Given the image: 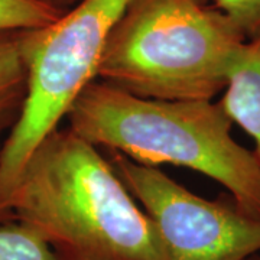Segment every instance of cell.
Returning <instances> with one entry per match:
<instances>
[{
  "instance_id": "6da1fadb",
  "label": "cell",
  "mask_w": 260,
  "mask_h": 260,
  "mask_svg": "<svg viewBox=\"0 0 260 260\" xmlns=\"http://www.w3.org/2000/svg\"><path fill=\"white\" fill-rule=\"evenodd\" d=\"M9 211L62 260H165L155 224L110 160L70 127L51 132L30 153Z\"/></svg>"
},
{
  "instance_id": "7a4b0ae2",
  "label": "cell",
  "mask_w": 260,
  "mask_h": 260,
  "mask_svg": "<svg viewBox=\"0 0 260 260\" xmlns=\"http://www.w3.org/2000/svg\"><path fill=\"white\" fill-rule=\"evenodd\" d=\"M65 119L97 148L142 165L168 164L211 178L243 214L260 220V164L233 139V120L220 100L142 99L94 80Z\"/></svg>"
},
{
  "instance_id": "3957f363",
  "label": "cell",
  "mask_w": 260,
  "mask_h": 260,
  "mask_svg": "<svg viewBox=\"0 0 260 260\" xmlns=\"http://www.w3.org/2000/svg\"><path fill=\"white\" fill-rule=\"evenodd\" d=\"M244 41L210 0H130L95 80L142 99L214 100Z\"/></svg>"
},
{
  "instance_id": "277c9868",
  "label": "cell",
  "mask_w": 260,
  "mask_h": 260,
  "mask_svg": "<svg viewBox=\"0 0 260 260\" xmlns=\"http://www.w3.org/2000/svg\"><path fill=\"white\" fill-rule=\"evenodd\" d=\"M130 0H78L44 28L22 30L28 93L20 117L0 153V224L10 220L9 203L30 153L88 84L107 38Z\"/></svg>"
},
{
  "instance_id": "5b68a950",
  "label": "cell",
  "mask_w": 260,
  "mask_h": 260,
  "mask_svg": "<svg viewBox=\"0 0 260 260\" xmlns=\"http://www.w3.org/2000/svg\"><path fill=\"white\" fill-rule=\"evenodd\" d=\"M110 164L150 217L165 260H249L260 253V220L233 200H207L156 167L110 150Z\"/></svg>"
},
{
  "instance_id": "8992f818",
  "label": "cell",
  "mask_w": 260,
  "mask_h": 260,
  "mask_svg": "<svg viewBox=\"0 0 260 260\" xmlns=\"http://www.w3.org/2000/svg\"><path fill=\"white\" fill-rule=\"evenodd\" d=\"M220 103L233 123L253 139L260 164V30L239 49Z\"/></svg>"
},
{
  "instance_id": "52a82bcc",
  "label": "cell",
  "mask_w": 260,
  "mask_h": 260,
  "mask_svg": "<svg viewBox=\"0 0 260 260\" xmlns=\"http://www.w3.org/2000/svg\"><path fill=\"white\" fill-rule=\"evenodd\" d=\"M22 30L0 32V153L20 117L28 93Z\"/></svg>"
},
{
  "instance_id": "ba28073f",
  "label": "cell",
  "mask_w": 260,
  "mask_h": 260,
  "mask_svg": "<svg viewBox=\"0 0 260 260\" xmlns=\"http://www.w3.org/2000/svg\"><path fill=\"white\" fill-rule=\"evenodd\" d=\"M0 260H62L32 227L19 221L0 224Z\"/></svg>"
},
{
  "instance_id": "9c48e42d",
  "label": "cell",
  "mask_w": 260,
  "mask_h": 260,
  "mask_svg": "<svg viewBox=\"0 0 260 260\" xmlns=\"http://www.w3.org/2000/svg\"><path fill=\"white\" fill-rule=\"evenodd\" d=\"M62 13L44 0H0V32L44 28Z\"/></svg>"
},
{
  "instance_id": "30bf717a",
  "label": "cell",
  "mask_w": 260,
  "mask_h": 260,
  "mask_svg": "<svg viewBox=\"0 0 260 260\" xmlns=\"http://www.w3.org/2000/svg\"><path fill=\"white\" fill-rule=\"evenodd\" d=\"M213 5L232 20L246 39L260 30V0H213Z\"/></svg>"
},
{
  "instance_id": "8fae6325",
  "label": "cell",
  "mask_w": 260,
  "mask_h": 260,
  "mask_svg": "<svg viewBox=\"0 0 260 260\" xmlns=\"http://www.w3.org/2000/svg\"><path fill=\"white\" fill-rule=\"evenodd\" d=\"M75 2H78V0H55V6L59 8V9L65 10L68 9V8H71Z\"/></svg>"
},
{
  "instance_id": "7c38bea8",
  "label": "cell",
  "mask_w": 260,
  "mask_h": 260,
  "mask_svg": "<svg viewBox=\"0 0 260 260\" xmlns=\"http://www.w3.org/2000/svg\"><path fill=\"white\" fill-rule=\"evenodd\" d=\"M44 2H48V3H51V5H54V6H55V0H44Z\"/></svg>"
},
{
  "instance_id": "4fadbf2b",
  "label": "cell",
  "mask_w": 260,
  "mask_h": 260,
  "mask_svg": "<svg viewBox=\"0 0 260 260\" xmlns=\"http://www.w3.org/2000/svg\"><path fill=\"white\" fill-rule=\"evenodd\" d=\"M254 259H256V260H260V256H259V257H256V256H254Z\"/></svg>"
},
{
  "instance_id": "5bb4252c",
  "label": "cell",
  "mask_w": 260,
  "mask_h": 260,
  "mask_svg": "<svg viewBox=\"0 0 260 260\" xmlns=\"http://www.w3.org/2000/svg\"><path fill=\"white\" fill-rule=\"evenodd\" d=\"M249 260H256V259H254V257H251V259H249Z\"/></svg>"
}]
</instances>
